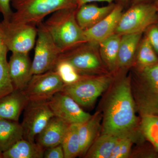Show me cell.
Instances as JSON below:
<instances>
[{"mask_svg": "<svg viewBox=\"0 0 158 158\" xmlns=\"http://www.w3.org/2000/svg\"><path fill=\"white\" fill-rule=\"evenodd\" d=\"M136 111L131 79L123 78L114 87L109 97L104 114L102 133L118 136L134 133L138 124Z\"/></svg>", "mask_w": 158, "mask_h": 158, "instance_id": "cell-1", "label": "cell"}, {"mask_svg": "<svg viewBox=\"0 0 158 158\" xmlns=\"http://www.w3.org/2000/svg\"><path fill=\"white\" fill-rule=\"evenodd\" d=\"M77 9L69 8L55 11L43 23L62 53L87 42L84 31L76 19Z\"/></svg>", "mask_w": 158, "mask_h": 158, "instance_id": "cell-2", "label": "cell"}, {"mask_svg": "<svg viewBox=\"0 0 158 158\" xmlns=\"http://www.w3.org/2000/svg\"><path fill=\"white\" fill-rule=\"evenodd\" d=\"M130 79L137 111L141 116H158V63L138 68L134 78Z\"/></svg>", "mask_w": 158, "mask_h": 158, "instance_id": "cell-3", "label": "cell"}, {"mask_svg": "<svg viewBox=\"0 0 158 158\" xmlns=\"http://www.w3.org/2000/svg\"><path fill=\"white\" fill-rule=\"evenodd\" d=\"M11 5L15 11L8 19L34 26L55 11L77 8V0H11Z\"/></svg>", "mask_w": 158, "mask_h": 158, "instance_id": "cell-4", "label": "cell"}, {"mask_svg": "<svg viewBox=\"0 0 158 158\" xmlns=\"http://www.w3.org/2000/svg\"><path fill=\"white\" fill-rule=\"evenodd\" d=\"M158 10L154 4L138 3L122 15L115 33L120 35L143 33L156 23Z\"/></svg>", "mask_w": 158, "mask_h": 158, "instance_id": "cell-5", "label": "cell"}, {"mask_svg": "<svg viewBox=\"0 0 158 158\" xmlns=\"http://www.w3.org/2000/svg\"><path fill=\"white\" fill-rule=\"evenodd\" d=\"M112 78L84 76L73 84L64 85L62 92L66 94L81 106L89 107L110 87Z\"/></svg>", "mask_w": 158, "mask_h": 158, "instance_id": "cell-6", "label": "cell"}, {"mask_svg": "<svg viewBox=\"0 0 158 158\" xmlns=\"http://www.w3.org/2000/svg\"><path fill=\"white\" fill-rule=\"evenodd\" d=\"M37 26V38L32 62L33 75L53 70L62 53L43 23H40Z\"/></svg>", "mask_w": 158, "mask_h": 158, "instance_id": "cell-7", "label": "cell"}, {"mask_svg": "<svg viewBox=\"0 0 158 158\" xmlns=\"http://www.w3.org/2000/svg\"><path fill=\"white\" fill-rule=\"evenodd\" d=\"M0 25L9 51L12 53H28L34 47L37 35L36 26L18 23L9 19H3Z\"/></svg>", "mask_w": 158, "mask_h": 158, "instance_id": "cell-8", "label": "cell"}, {"mask_svg": "<svg viewBox=\"0 0 158 158\" xmlns=\"http://www.w3.org/2000/svg\"><path fill=\"white\" fill-rule=\"evenodd\" d=\"M64 86L56 72L52 70L33 75L23 91L29 101H48Z\"/></svg>", "mask_w": 158, "mask_h": 158, "instance_id": "cell-9", "label": "cell"}, {"mask_svg": "<svg viewBox=\"0 0 158 158\" xmlns=\"http://www.w3.org/2000/svg\"><path fill=\"white\" fill-rule=\"evenodd\" d=\"M22 126L23 138L34 142L54 116L48 101H29L25 108Z\"/></svg>", "mask_w": 158, "mask_h": 158, "instance_id": "cell-10", "label": "cell"}, {"mask_svg": "<svg viewBox=\"0 0 158 158\" xmlns=\"http://www.w3.org/2000/svg\"><path fill=\"white\" fill-rule=\"evenodd\" d=\"M48 103L54 116L69 124H80L92 116L85 112L73 99L62 91L56 93L49 100Z\"/></svg>", "mask_w": 158, "mask_h": 158, "instance_id": "cell-11", "label": "cell"}, {"mask_svg": "<svg viewBox=\"0 0 158 158\" xmlns=\"http://www.w3.org/2000/svg\"><path fill=\"white\" fill-rule=\"evenodd\" d=\"M88 42L81 44L62 53L59 61L69 62L80 73L94 71L99 67L100 62Z\"/></svg>", "mask_w": 158, "mask_h": 158, "instance_id": "cell-12", "label": "cell"}, {"mask_svg": "<svg viewBox=\"0 0 158 158\" xmlns=\"http://www.w3.org/2000/svg\"><path fill=\"white\" fill-rule=\"evenodd\" d=\"M123 6L116 5L113 11L92 27L84 31L87 42L92 44H99L115 33L123 13Z\"/></svg>", "mask_w": 158, "mask_h": 158, "instance_id": "cell-13", "label": "cell"}, {"mask_svg": "<svg viewBox=\"0 0 158 158\" xmlns=\"http://www.w3.org/2000/svg\"><path fill=\"white\" fill-rule=\"evenodd\" d=\"M9 64V75L14 89L23 90L33 76L28 53H12Z\"/></svg>", "mask_w": 158, "mask_h": 158, "instance_id": "cell-14", "label": "cell"}, {"mask_svg": "<svg viewBox=\"0 0 158 158\" xmlns=\"http://www.w3.org/2000/svg\"><path fill=\"white\" fill-rule=\"evenodd\" d=\"M69 125L61 118L54 116L36 137V143L44 149L62 144Z\"/></svg>", "mask_w": 158, "mask_h": 158, "instance_id": "cell-15", "label": "cell"}, {"mask_svg": "<svg viewBox=\"0 0 158 158\" xmlns=\"http://www.w3.org/2000/svg\"><path fill=\"white\" fill-rule=\"evenodd\" d=\"M115 6L113 3L102 7L90 3L82 5L76 13L77 22L83 31L88 30L107 16Z\"/></svg>", "mask_w": 158, "mask_h": 158, "instance_id": "cell-16", "label": "cell"}, {"mask_svg": "<svg viewBox=\"0 0 158 158\" xmlns=\"http://www.w3.org/2000/svg\"><path fill=\"white\" fill-rule=\"evenodd\" d=\"M29 102L23 90L14 89L0 99V118L19 121Z\"/></svg>", "mask_w": 158, "mask_h": 158, "instance_id": "cell-17", "label": "cell"}, {"mask_svg": "<svg viewBox=\"0 0 158 158\" xmlns=\"http://www.w3.org/2000/svg\"><path fill=\"white\" fill-rule=\"evenodd\" d=\"M101 116L98 113L91 116L85 122L79 124V138L81 156H85L96 139L100 126Z\"/></svg>", "mask_w": 158, "mask_h": 158, "instance_id": "cell-18", "label": "cell"}, {"mask_svg": "<svg viewBox=\"0 0 158 158\" xmlns=\"http://www.w3.org/2000/svg\"><path fill=\"white\" fill-rule=\"evenodd\" d=\"M143 33L121 35L118 49L117 66L126 68L134 61Z\"/></svg>", "mask_w": 158, "mask_h": 158, "instance_id": "cell-19", "label": "cell"}, {"mask_svg": "<svg viewBox=\"0 0 158 158\" xmlns=\"http://www.w3.org/2000/svg\"><path fill=\"white\" fill-rule=\"evenodd\" d=\"M23 138V130L18 121L0 118V151L3 152Z\"/></svg>", "mask_w": 158, "mask_h": 158, "instance_id": "cell-20", "label": "cell"}, {"mask_svg": "<svg viewBox=\"0 0 158 158\" xmlns=\"http://www.w3.org/2000/svg\"><path fill=\"white\" fill-rule=\"evenodd\" d=\"M44 150L35 141L23 138L2 152L3 158H42Z\"/></svg>", "mask_w": 158, "mask_h": 158, "instance_id": "cell-21", "label": "cell"}, {"mask_svg": "<svg viewBox=\"0 0 158 158\" xmlns=\"http://www.w3.org/2000/svg\"><path fill=\"white\" fill-rule=\"evenodd\" d=\"M122 136L102 133L101 135L94 141L85 155V157L110 158L114 148Z\"/></svg>", "mask_w": 158, "mask_h": 158, "instance_id": "cell-22", "label": "cell"}, {"mask_svg": "<svg viewBox=\"0 0 158 158\" xmlns=\"http://www.w3.org/2000/svg\"><path fill=\"white\" fill-rule=\"evenodd\" d=\"M121 37V35L114 33L99 44L102 59L111 70H114L117 66Z\"/></svg>", "mask_w": 158, "mask_h": 158, "instance_id": "cell-23", "label": "cell"}, {"mask_svg": "<svg viewBox=\"0 0 158 158\" xmlns=\"http://www.w3.org/2000/svg\"><path fill=\"white\" fill-rule=\"evenodd\" d=\"M79 124H71L62 141L65 158H73L80 155Z\"/></svg>", "mask_w": 158, "mask_h": 158, "instance_id": "cell-24", "label": "cell"}, {"mask_svg": "<svg viewBox=\"0 0 158 158\" xmlns=\"http://www.w3.org/2000/svg\"><path fill=\"white\" fill-rule=\"evenodd\" d=\"M141 116L140 130L141 134L158 152V116L144 115Z\"/></svg>", "mask_w": 158, "mask_h": 158, "instance_id": "cell-25", "label": "cell"}, {"mask_svg": "<svg viewBox=\"0 0 158 158\" xmlns=\"http://www.w3.org/2000/svg\"><path fill=\"white\" fill-rule=\"evenodd\" d=\"M139 68H144L158 63L157 54L149 43L146 36L141 39L137 52Z\"/></svg>", "mask_w": 158, "mask_h": 158, "instance_id": "cell-26", "label": "cell"}, {"mask_svg": "<svg viewBox=\"0 0 158 158\" xmlns=\"http://www.w3.org/2000/svg\"><path fill=\"white\" fill-rule=\"evenodd\" d=\"M8 51L6 48L0 54V99L14 90L9 75L7 59Z\"/></svg>", "mask_w": 158, "mask_h": 158, "instance_id": "cell-27", "label": "cell"}, {"mask_svg": "<svg viewBox=\"0 0 158 158\" xmlns=\"http://www.w3.org/2000/svg\"><path fill=\"white\" fill-rule=\"evenodd\" d=\"M53 70L56 72L64 85L73 84L84 77L67 61H58Z\"/></svg>", "mask_w": 158, "mask_h": 158, "instance_id": "cell-28", "label": "cell"}, {"mask_svg": "<svg viewBox=\"0 0 158 158\" xmlns=\"http://www.w3.org/2000/svg\"><path fill=\"white\" fill-rule=\"evenodd\" d=\"M134 139V133L121 137L114 148L110 158L128 157Z\"/></svg>", "mask_w": 158, "mask_h": 158, "instance_id": "cell-29", "label": "cell"}, {"mask_svg": "<svg viewBox=\"0 0 158 158\" xmlns=\"http://www.w3.org/2000/svg\"><path fill=\"white\" fill-rule=\"evenodd\" d=\"M147 37L149 43L157 54H158V24H154L146 30Z\"/></svg>", "mask_w": 158, "mask_h": 158, "instance_id": "cell-30", "label": "cell"}, {"mask_svg": "<svg viewBox=\"0 0 158 158\" xmlns=\"http://www.w3.org/2000/svg\"><path fill=\"white\" fill-rule=\"evenodd\" d=\"M44 158H65L62 144L45 148L44 153Z\"/></svg>", "mask_w": 158, "mask_h": 158, "instance_id": "cell-31", "label": "cell"}, {"mask_svg": "<svg viewBox=\"0 0 158 158\" xmlns=\"http://www.w3.org/2000/svg\"><path fill=\"white\" fill-rule=\"evenodd\" d=\"M11 5V0H0V13L2 15L3 19H9L13 14Z\"/></svg>", "mask_w": 158, "mask_h": 158, "instance_id": "cell-32", "label": "cell"}, {"mask_svg": "<svg viewBox=\"0 0 158 158\" xmlns=\"http://www.w3.org/2000/svg\"><path fill=\"white\" fill-rule=\"evenodd\" d=\"M115 1V0H77V4L78 8L84 4L93 2H105L109 4H112Z\"/></svg>", "mask_w": 158, "mask_h": 158, "instance_id": "cell-33", "label": "cell"}, {"mask_svg": "<svg viewBox=\"0 0 158 158\" xmlns=\"http://www.w3.org/2000/svg\"><path fill=\"white\" fill-rule=\"evenodd\" d=\"M7 48L5 43L4 34L1 26L0 25V54L4 48Z\"/></svg>", "mask_w": 158, "mask_h": 158, "instance_id": "cell-34", "label": "cell"}, {"mask_svg": "<svg viewBox=\"0 0 158 158\" xmlns=\"http://www.w3.org/2000/svg\"><path fill=\"white\" fill-rule=\"evenodd\" d=\"M150 0H131L132 5L138 4V3L148 2Z\"/></svg>", "mask_w": 158, "mask_h": 158, "instance_id": "cell-35", "label": "cell"}, {"mask_svg": "<svg viewBox=\"0 0 158 158\" xmlns=\"http://www.w3.org/2000/svg\"><path fill=\"white\" fill-rule=\"evenodd\" d=\"M122 5H126L129 3L130 0H119Z\"/></svg>", "mask_w": 158, "mask_h": 158, "instance_id": "cell-36", "label": "cell"}, {"mask_svg": "<svg viewBox=\"0 0 158 158\" xmlns=\"http://www.w3.org/2000/svg\"><path fill=\"white\" fill-rule=\"evenodd\" d=\"M154 4L155 5V6H156V7L157 9L158 10V0H156V2Z\"/></svg>", "mask_w": 158, "mask_h": 158, "instance_id": "cell-37", "label": "cell"}, {"mask_svg": "<svg viewBox=\"0 0 158 158\" xmlns=\"http://www.w3.org/2000/svg\"><path fill=\"white\" fill-rule=\"evenodd\" d=\"M0 158H3L2 152L0 151Z\"/></svg>", "mask_w": 158, "mask_h": 158, "instance_id": "cell-38", "label": "cell"}, {"mask_svg": "<svg viewBox=\"0 0 158 158\" xmlns=\"http://www.w3.org/2000/svg\"><path fill=\"white\" fill-rule=\"evenodd\" d=\"M157 23L158 24V18L157 22Z\"/></svg>", "mask_w": 158, "mask_h": 158, "instance_id": "cell-39", "label": "cell"}]
</instances>
